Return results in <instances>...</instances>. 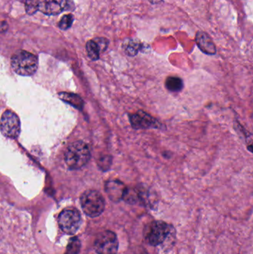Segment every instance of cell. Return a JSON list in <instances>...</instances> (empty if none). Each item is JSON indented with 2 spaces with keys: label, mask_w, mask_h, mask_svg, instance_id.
Listing matches in <instances>:
<instances>
[{
  "label": "cell",
  "mask_w": 253,
  "mask_h": 254,
  "mask_svg": "<svg viewBox=\"0 0 253 254\" xmlns=\"http://www.w3.org/2000/svg\"><path fill=\"white\" fill-rule=\"evenodd\" d=\"M75 8L72 0H41L39 10L46 15H57Z\"/></svg>",
  "instance_id": "8"
},
{
  "label": "cell",
  "mask_w": 253,
  "mask_h": 254,
  "mask_svg": "<svg viewBox=\"0 0 253 254\" xmlns=\"http://www.w3.org/2000/svg\"><path fill=\"white\" fill-rule=\"evenodd\" d=\"M126 53L128 56H133L137 54L140 49V44L134 40H129L126 44L124 45Z\"/></svg>",
  "instance_id": "17"
},
{
  "label": "cell",
  "mask_w": 253,
  "mask_h": 254,
  "mask_svg": "<svg viewBox=\"0 0 253 254\" xmlns=\"http://www.w3.org/2000/svg\"><path fill=\"white\" fill-rule=\"evenodd\" d=\"M81 250V242L78 237H72L69 241L65 254H79Z\"/></svg>",
  "instance_id": "15"
},
{
  "label": "cell",
  "mask_w": 253,
  "mask_h": 254,
  "mask_svg": "<svg viewBox=\"0 0 253 254\" xmlns=\"http://www.w3.org/2000/svg\"><path fill=\"white\" fill-rule=\"evenodd\" d=\"M94 246L97 254H117L119 248L118 236L110 230L101 232L96 237Z\"/></svg>",
  "instance_id": "6"
},
{
  "label": "cell",
  "mask_w": 253,
  "mask_h": 254,
  "mask_svg": "<svg viewBox=\"0 0 253 254\" xmlns=\"http://www.w3.org/2000/svg\"><path fill=\"white\" fill-rule=\"evenodd\" d=\"M81 203L85 215L91 218H95L101 215L106 206L103 195L94 190L84 192L81 197Z\"/></svg>",
  "instance_id": "3"
},
{
  "label": "cell",
  "mask_w": 253,
  "mask_h": 254,
  "mask_svg": "<svg viewBox=\"0 0 253 254\" xmlns=\"http://www.w3.org/2000/svg\"><path fill=\"white\" fill-rule=\"evenodd\" d=\"M197 45L201 51L209 55L216 53V48L211 37L204 31H198L195 37Z\"/></svg>",
  "instance_id": "11"
},
{
  "label": "cell",
  "mask_w": 253,
  "mask_h": 254,
  "mask_svg": "<svg viewBox=\"0 0 253 254\" xmlns=\"http://www.w3.org/2000/svg\"><path fill=\"white\" fill-rule=\"evenodd\" d=\"M129 120L131 126L135 129H148L152 126H158V120L143 110L130 114Z\"/></svg>",
  "instance_id": "9"
},
{
  "label": "cell",
  "mask_w": 253,
  "mask_h": 254,
  "mask_svg": "<svg viewBox=\"0 0 253 254\" xmlns=\"http://www.w3.org/2000/svg\"><path fill=\"white\" fill-rule=\"evenodd\" d=\"M99 166L103 169H109L112 165V157L110 156H106L102 157L98 163Z\"/></svg>",
  "instance_id": "19"
},
{
  "label": "cell",
  "mask_w": 253,
  "mask_h": 254,
  "mask_svg": "<svg viewBox=\"0 0 253 254\" xmlns=\"http://www.w3.org/2000/svg\"><path fill=\"white\" fill-rule=\"evenodd\" d=\"M91 157L89 147L84 141L72 143L66 150L65 160L70 169H81L85 166Z\"/></svg>",
  "instance_id": "1"
},
{
  "label": "cell",
  "mask_w": 253,
  "mask_h": 254,
  "mask_svg": "<svg viewBox=\"0 0 253 254\" xmlns=\"http://www.w3.org/2000/svg\"><path fill=\"white\" fill-rule=\"evenodd\" d=\"M165 86L169 92H180L183 87V80L180 77L171 76V77H169L166 80Z\"/></svg>",
  "instance_id": "13"
},
{
  "label": "cell",
  "mask_w": 253,
  "mask_h": 254,
  "mask_svg": "<svg viewBox=\"0 0 253 254\" xmlns=\"http://www.w3.org/2000/svg\"><path fill=\"white\" fill-rule=\"evenodd\" d=\"M13 70L19 75L32 76L38 68V59L33 53L19 51L11 58Z\"/></svg>",
  "instance_id": "2"
},
{
  "label": "cell",
  "mask_w": 253,
  "mask_h": 254,
  "mask_svg": "<svg viewBox=\"0 0 253 254\" xmlns=\"http://www.w3.org/2000/svg\"><path fill=\"white\" fill-rule=\"evenodd\" d=\"M19 1L25 4L28 14H35L38 10H39L41 0H19Z\"/></svg>",
  "instance_id": "16"
},
{
  "label": "cell",
  "mask_w": 253,
  "mask_h": 254,
  "mask_svg": "<svg viewBox=\"0 0 253 254\" xmlns=\"http://www.w3.org/2000/svg\"><path fill=\"white\" fill-rule=\"evenodd\" d=\"M59 95L63 101L71 104L75 108L82 109L83 107H84V101L78 95H75V94L66 93V92L60 93Z\"/></svg>",
  "instance_id": "12"
},
{
  "label": "cell",
  "mask_w": 253,
  "mask_h": 254,
  "mask_svg": "<svg viewBox=\"0 0 253 254\" xmlns=\"http://www.w3.org/2000/svg\"><path fill=\"white\" fill-rule=\"evenodd\" d=\"M0 130L7 138H17L20 132V121L18 116L10 110L5 111L0 120Z\"/></svg>",
  "instance_id": "7"
},
{
  "label": "cell",
  "mask_w": 253,
  "mask_h": 254,
  "mask_svg": "<svg viewBox=\"0 0 253 254\" xmlns=\"http://www.w3.org/2000/svg\"><path fill=\"white\" fill-rule=\"evenodd\" d=\"M170 233L171 226L163 221H155L146 227L145 239L149 245L158 246L164 243Z\"/></svg>",
  "instance_id": "4"
},
{
  "label": "cell",
  "mask_w": 253,
  "mask_h": 254,
  "mask_svg": "<svg viewBox=\"0 0 253 254\" xmlns=\"http://www.w3.org/2000/svg\"><path fill=\"white\" fill-rule=\"evenodd\" d=\"M127 187L119 180H109L106 183L105 190L111 200L119 202L123 200Z\"/></svg>",
  "instance_id": "10"
},
{
  "label": "cell",
  "mask_w": 253,
  "mask_h": 254,
  "mask_svg": "<svg viewBox=\"0 0 253 254\" xmlns=\"http://www.w3.org/2000/svg\"><path fill=\"white\" fill-rule=\"evenodd\" d=\"M59 225L66 234L74 235L81 227L82 218L76 208L69 207L63 209L59 215Z\"/></svg>",
  "instance_id": "5"
},
{
  "label": "cell",
  "mask_w": 253,
  "mask_h": 254,
  "mask_svg": "<svg viewBox=\"0 0 253 254\" xmlns=\"http://www.w3.org/2000/svg\"><path fill=\"white\" fill-rule=\"evenodd\" d=\"M74 16L72 14L65 15L63 16L61 20L59 22V27L60 29L67 30L72 27V23H73Z\"/></svg>",
  "instance_id": "18"
},
{
  "label": "cell",
  "mask_w": 253,
  "mask_h": 254,
  "mask_svg": "<svg viewBox=\"0 0 253 254\" xmlns=\"http://www.w3.org/2000/svg\"><path fill=\"white\" fill-rule=\"evenodd\" d=\"M86 51L88 56L91 60H97L100 58V46L95 40H89L86 43Z\"/></svg>",
  "instance_id": "14"
}]
</instances>
